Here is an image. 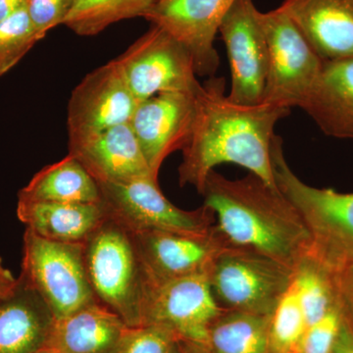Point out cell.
<instances>
[{
	"label": "cell",
	"instance_id": "cell-13",
	"mask_svg": "<svg viewBox=\"0 0 353 353\" xmlns=\"http://www.w3.org/2000/svg\"><path fill=\"white\" fill-rule=\"evenodd\" d=\"M236 0H157L141 17L161 28L189 50L197 76H214L220 59L216 34Z\"/></svg>",
	"mask_w": 353,
	"mask_h": 353
},
{
	"label": "cell",
	"instance_id": "cell-17",
	"mask_svg": "<svg viewBox=\"0 0 353 353\" xmlns=\"http://www.w3.org/2000/svg\"><path fill=\"white\" fill-rule=\"evenodd\" d=\"M85 167L97 183H121L152 176L130 123L94 134L69 153ZM158 180V179H157Z\"/></svg>",
	"mask_w": 353,
	"mask_h": 353
},
{
	"label": "cell",
	"instance_id": "cell-33",
	"mask_svg": "<svg viewBox=\"0 0 353 353\" xmlns=\"http://www.w3.org/2000/svg\"><path fill=\"white\" fill-rule=\"evenodd\" d=\"M18 284V278L14 277L11 271L7 269L0 257V301L10 296Z\"/></svg>",
	"mask_w": 353,
	"mask_h": 353
},
{
	"label": "cell",
	"instance_id": "cell-4",
	"mask_svg": "<svg viewBox=\"0 0 353 353\" xmlns=\"http://www.w3.org/2000/svg\"><path fill=\"white\" fill-rule=\"evenodd\" d=\"M272 164L278 190L307 227L311 252L333 270L353 265V192L319 189L304 183L288 164L279 136L272 146Z\"/></svg>",
	"mask_w": 353,
	"mask_h": 353
},
{
	"label": "cell",
	"instance_id": "cell-26",
	"mask_svg": "<svg viewBox=\"0 0 353 353\" xmlns=\"http://www.w3.org/2000/svg\"><path fill=\"white\" fill-rule=\"evenodd\" d=\"M307 328L294 282L279 299L270 317V353H297Z\"/></svg>",
	"mask_w": 353,
	"mask_h": 353
},
{
	"label": "cell",
	"instance_id": "cell-5",
	"mask_svg": "<svg viewBox=\"0 0 353 353\" xmlns=\"http://www.w3.org/2000/svg\"><path fill=\"white\" fill-rule=\"evenodd\" d=\"M19 277L38 292L55 320L97 303L83 263V243L48 240L26 229Z\"/></svg>",
	"mask_w": 353,
	"mask_h": 353
},
{
	"label": "cell",
	"instance_id": "cell-34",
	"mask_svg": "<svg viewBox=\"0 0 353 353\" xmlns=\"http://www.w3.org/2000/svg\"><path fill=\"white\" fill-rule=\"evenodd\" d=\"M27 0H0V21L26 6Z\"/></svg>",
	"mask_w": 353,
	"mask_h": 353
},
{
	"label": "cell",
	"instance_id": "cell-14",
	"mask_svg": "<svg viewBox=\"0 0 353 353\" xmlns=\"http://www.w3.org/2000/svg\"><path fill=\"white\" fill-rule=\"evenodd\" d=\"M132 236L152 283L209 274L216 259L230 248L215 224L203 234L153 230Z\"/></svg>",
	"mask_w": 353,
	"mask_h": 353
},
{
	"label": "cell",
	"instance_id": "cell-30",
	"mask_svg": "<svg viewBox=\"0 0 353 353\" xmlns=\"http://www.w3.org/2000/svg\"><path fill=\"white\" fill-rule=\"evenodd\" d=\"M73 0H27L26 9L39 41L58 25H63Z\"/></svg>",
	"mask_w": 353,
	"mask_h": 353
},
{
	"label": "cell",
	"instance_id": "cell-20",
	"mask_svg": "<svg viewBox=\"0 0 353 353\" xmlns=\"http://www.w3.org/2000/svg\"><path fill=\"white\" fill-rule=\"evenodd\" d=\"M130 327L97 303L55 320L48 347L60 353H118Z\"/></svg>",
	"mask_w": 353,
	"mask_h": 353
},
{
	"label": "cell",
	"instance_id": "cell-36",
	"mask_svg": "<svg viewBox=\"0 0 353 353\" xmlns=\"http://www.w3.org/2000/svg\"><path fill=\"white\" fill-rule=\"evenodd\" d=\"M41 353H60V352H57V350H53V348L46 347V350H44L43 352H41Z\"/></svg>",
	"mask_w": 353,
	"mask_h": 353
},
{
	"label": "cell",
	"instance_id": "cell-3",
	"mask_svg": "<svg viewBox=\"0 0 353 353\" xmlns=\"http://www.w3.org/2000/svg\"><path fill=\"white\" fill-rule=\"evenodd\" d=\"M83 263L97 303L130 328L143 325L148 281L134 236L106 216L83 243Z\"/></svg>",
	"mask_w": 353,
	"mask_h": 353
},
{
	"label": "cell",
	"instance_id": "cell-27",
	"mask_svg": "<svg viewBox=\"0 0 353 353\" xmlns=\"http://www.w3.org/2000/svg\"><path fill=\"white\" fill-rule=\"evenodd\" d=\"M38 41L26 6L0 21V77L19 63Z\"/></svg>",
	"mask_w": 353,
	"mask_h": 353
},
{
	"label": "cell",
	"instance_id": "cell-22",
	"mask_svg": "<svg viewBox=\"0 0 353 353\" xmlns=\"http://www.w3.org/2000/svg\"><path fill=\"white\" fill-rule=\"evenodd\" d=\"M18 201L99 203V183L75 157L44 167L20 190Z\"/></svg>",
	"mask_w": 353,
	"mask_h": 353
},
{
	"label": "cell",
	"instance_id": "cell-19",
	"mask_svg": "<svg viewBox=\"0 0 353 353\" xmlns=\"http://www.w3.org/2000/svg\"><path fill=\"white\" fill-rule=\"evenodd\" d=\"M301 108L327 136L353 139V57L324 62Z\"/></svg>",
	"mask_w": 353,
	"mask_h": 353
},
{
	"label": "cell",
	"instance_id": "cell-1",
	"mask_svg": "<svg viewBox=\"0 0 353 353\" xmlns=\"http://www.w3.org/2000/svg\"><path fill=\"white\" fill-rule=\"evenodd\" d=\"M290 109L270 103L243 105L225 94L224 78L210 77L196 94V110L179 167L181 187L201 194L206 179L221 164L243 167L278 190L272 164L276 124Z\"/></svg>",
	"mask_w": 353,
	"mask_h": 353
},
{
	"label": "cell",
	"instance_id": "cell-29",
	"mask_svg": "<svg viewBox=\"0 0 353 353\" xmlns=\"http://www.w3.org/2000/svg\"><path fill=\"white\" fill-rule=\"evenodd\" d=\"M345 321L340 303L306 328L297 353H332Z\"/></svg>",
	"mask_w": 353,
	"mask_h": 353
},
{
	"label": "cell",
	"instance_id": "cell-11",
	"mask_svg": "<svg viewBox=\"0 0 353 353\" xmlns=\"http://www.w3.org/2000/svg\"><path fill=\"white\" fill-rule=\"evenodd\" d=\"M138 103L115 59L90 72L70 97L67 108L69 145L130 123Z\"/></svg>",
	"mask_w": 353,
	"mask_h": 353
},
{
	"label": "cell",
	"instance_id": "cell-15",
	"mask_svg": "<svg viewBox=\"0 0 353 353\" xmlns=\"http://www.w3.org/2000/svg\"><path fill=\"white\" fill-rule=\"evenodd\" d=\"M196 110V94L163 92L139 102L130 125L152 174L171 153L189 141Z\"/></svg>",
	"mask_w": 353,
	"mask_h": 353
},
{
	"label": "cell",
	"instance_id": "cell-18",
	"mask_svg": "<svg viewBox=\"0 0 353 353\" xmlns=\"http://www.w3.org/2000/svg\"><path fill=\"white\" fill-rule=\"evenodd\" d=\"M55 318L31 285L18 277L0 301V353H41L48 347Z\"/></svg>",
	"mask_w": 353,
	"mask_h": 353
},
{
	"label": "cell",
	"instance_id": "cell-9",
	"mask_svg": "<svg viewBox=\"0 0 353 353\" xmlns=\"http://www.w3.org/2000/svg\"><path fill=\"white\" fill-rule=\"evenodd\" d=\"M115 61L138 102L163 92L196 95L201 88L189 50L157 26Z\"/></svg>",
	"mask_w": 353,
	"mask_h": 353
},
{
	"label": "cell",
	"instance_id": "cell-21",
	"mask_svg": "<svg viewBox=\"0 0 353 353\" xmlns=\"http://www.w3.org/2000/svg\"><path fill=\"white\" fill-rule=\"evenodd\" d=\"M18 219L26 229L48 240L83 243L106 219L99 203L18 201Z\"/></svg>",
	"mask_w": 353,
	"mask_h": 353
},
{
	"label": "cell",
	"instance_id": "cell-23",
	"mask_svg": "<svg viewBox=\"0 0 353 353\" xmlns=\"http://www.w3.org/2000/svg\"><path fill=\"white\" fill-rule=\"evenodd\" d=\"M271 316L224 310L209 331L205 353H270Z\"/></svg>",
	"mask_w": 353,
	"mask_h": 353
},
{
	"label": "cell",
	"instance_id": "cell-10",
	"mask_svg": "<svg viewBox=\"0 0 353 353\" xmlns=\"http://www.w3.org/2000/svg\"><path fill=\"white\" fill-rule=\"evenodd\" d=\"M224 309L211 290L208 274L148 283L143 325L157 324L205 352L209 331Z\"/></svg>",
	"mask_w": 353,
	"mask_h": 353
},
{
	"label": "cell",
	"instance_id": "cell-28",
	"mask_svg": "<svg viewBox=\"0 0 353 353\" xmlns=\"http://www.w3.org/2000/svg\"><path fill=\"white\" fill-rule=\"evenodd\" d=\"M183 343L171 330L157 324L129 328L118 353H185Z\"/></svg>",
	"mask_w": 353,
	"mask_h": 353
},
{
	"label": "cell",
	"instance_id": "cell-24",
	"mask_svg": "<svg viewBox=\"0 0 353 353\" xmlns=\"http://www.w3.org/2000/svg\"><path fill=\"white\" fill-rule=\"evenodd\" d=\"M292 282L307 326L340 303L334 271L312 252L297 265Z\"/></svg>",
	"mask_w": 353,
	"mask_h": 353
},
{
	"label": "cell",
	"instance_id": "cell-32",
	"mask_svg": "<svg viewBox=\"0 0 353 353\" xmlns=\"http://www.w3.org/2000/svg\"><path fill=\"white\" fill-rule=\"evenodd\" d=\"M332 353H353V327L347 316Z\"/></svg>",
	"mask_w": 353,
	"mask_h": 353
},
{
	"label": "cell",
	"instance_id": "cell-25",
	"mask_svg": "<svg viewBox=\"0 0 353 353\" xmlns=\"http://www.w3.org/2000/svg\"><path fill=\"white\" fill-rule=\"evenodd\" d=\"M157 0H73L63 25L82 37H92L122 20L141 17Z\"/></svg>",
	"mask_w": 353,
	"mask_h": 353
},
{
	"label": "cell",
	"instance_id": "cell-12",
	"mask_svg": "<svg viewBox=\"0 0 353 353\" xmlns=\"http://www.w3.org/2000/svg\"><path fill=\"white\" fill-rule=\"evenodd\" d=\"M231 68L232 101L243 105L263 102L268 48L252 0H236L219 27Z\"/></svg>",
	"mask_w": 353,
	"mask_h": 353
},
{
	"label": "cell",
	"instance_id": "cell-35",
	"mask_svg": "<svg viewBox=\"0 0 353 353\" xmlns=\"http://www.w3.org/2000/svg\"><path fill=\"white\" fill-rule=\"evenodd\" d=\"M185 353H205L203 350H199V348L192 347V345H188L187 350Z\"/></svg>",
	"mask_w": 353,
	"mask_h": 353
},
{
	"label": "cell",
	"instance_id": "cell-8",
	"mask_svg": "<svg viewBox=\"0 0 353 353\" xmlns=\"http://www.w3.org/2000/svg\"><path fill=\"white\" fill-rule=\"evenodd\" d=\"M99 187L106 216L132 234L153 230L203 234L215 224L214 215L206 206L188 211L174 205L152 176L99 183Z\"/></svg>",
	"mask_w": 353,
	"mask_h": 353
},
{
	"label": "cell",
	"instance_id": "cell-7",
	"mask_svg": "<svg viewBox=\"0 0 353 353\" xmlns=\"http://www.w3.org/2000/svg\"><path fill=\"white\" fill-rule=\"evenodd\" d=\"M208 277L221 308L271 316L294 271L259 253L228 248L216 259Z\"/></svg>",
	"mask_w": 353,
	"mask_h": 353
},
{
	"label": "cell",
	"instance_id": "cell-6",
	"mask_svg": "<svg viewBox=\"0 0 353 353\" xmlns=\"http://www.w3.org/2000/svg\"><path fill=\"white\" fill-rule=\"evenodd\" d=\"M259 20L268 48L263 102L301 108L317 82L324 61L282 9L259 11Z\"/></svg>",
	"mask_w": 353,
	"mask_h": 353
},
{
	"label": "cell",
	"instance_id": "cell-2",
	"mask_svg": "<svg viewBox=\"0 0 353 353\" xmlns=\"http://www.w3.org/2000/svg\"><path fill=\"white\" fill-rule=\"evenodd\" d=\"M201 194L230 248L259 253L292 271L311 252L310 233L296 208L259 176L229 180L213 171Z\"/></svg>",
	"mask_w": 353,
	"mask_h": 353
},
{
	"label": "cell",
	"instance_id": "cell-16",
	"mask_svg": "<svg viewBox=\"0 0 353 353\" xmlns=\"http://www.w3.org/2000/svg\"><path fill=\"white\" fill-rule=\"evenodd\" d=\"M279 8L323 61L353 57V0H285Z\"/></svg>",
	"mask_w": 353,
	"mask_h": 353
},
{
	"label": "cell",
	"instance_id": "cell-31",
	"mask_svg": "<svg viewBox=\"0 0 353 353\" xmlns=\"http://www.w3.org/2000/svg\"><path fill=\"white\" fill-rule=\"evenodd\" d=\"M334 271L341 305L353 327V265Z\"/></svg>",
	"mask_w": 353,
	"mask_h": 353
}]
</instances>
